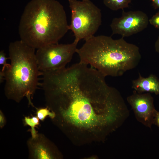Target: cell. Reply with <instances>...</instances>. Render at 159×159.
I'll list each match as a JSON object with an SVG mask.
<instances>
[{
    "instance_id": "obj_3",
    "label": "cell",
    "mask_w": 159,
    "mask_h": 159,
    "mask_svg": "<svg viewBox=\"0 0 159 159\" xmlns=\"http://www.w3.org/2000/svg\"><path fill=\"white\" fill-rule=\"evenodd\" d=\"M85 41L76 51L80 62L90 65L105 77L122 75L135 68L141 59L138 47L122 37L114 39L110 36L94 35Z\"/></svg>"
},
{
    "instance_id": "obj_14",
    "label": "cell",
    "mask_w": 159,
    "mask_h": 159,
    "mask_svg": "<svg viewBox=\"0 0 159 159\" xmlns=\"http://www.w3.org/2000/svg\"><path fill=\"white\" fill-rule=\"evenodd\" d=\"M9 57H7L6 54L3 50L0 52V64L2 65L3 67L1 71L0 72V82H2L4 80V72L5 69L10 66V64L7 62V60Z\"/></svg>"
},
{
    "instance_id": "obj_12",
    "label": "cell",
    "mask_w": 159,
    "mask_h": 159,
    "mask_svg": "<svg viewBox=\"0 0 159 159\" xmlns=\"http://www.w3.org/2000/svg\"><path fill=\"white\" fill-rule=\"evenodd\" d=\"M39 119L36 116L24 117V119L25 125H28L31 128L29 131L31 133L32 137L34 138L37 135L38 133L36 131L35 127L39 124Z\"/></svg>"
},
{
    "instance_id": "obj_16",
    "label": "cell",
    "mask_w": 159,
    "mask_h": 159,
    "mask_svg": "<svg viewBox=\"0 0 159 159\" xmlns=\"http://www.w3.org/2000/svg\"><path fill=\"white\" fill-rule=\"evenodd\" d=\"M6 123L5 116L1 110L0 111V127L2 128L4 127Z\"/></svg>"
},
{
    "instance_id": "obj_5",
    "label": "cell",
    "mask_w": 159,
    "mask_h": 159,
    "mask_svg": "<svg viewBox=\"0 0 159 159\" xmlns=\"http://www.w3.org/2000/svg\"><path fill=\"white\" fill-rule=\"evenodd\" d=\"M71 12L69 25L77 43L94 35L102 23L101 10L90 0H68Z\"/></svg>"
},
{
    "instance_id": "obj_17",
    "label": "cell",
    "mask_w": 159,
    "mask_h": 159,
    "mask_svg": "<svg viewBox=\"0 0 159 159\" xmlns=\"http://www.w3.org/2000/svg\"><path fill=\"white\" fill-rule=\"evenodd\" d=\"M153 124L159 128V112L156 111L153 120Z\"/></svg>"
},
{
    "instance_id": "obj_4",
    "label": "cell",
    "mask_w": 159,
    "mask_h": 159,
    "mask_svg": "<svg viewBox=\"0 0 159 159\" xmlns=\"http://www.w3.org/2000/svg\"><path fill=\"white\" fill-rule=\"evenodd\" d=\"M35 49L21 40L9 46L10 66L4 72L5 94L9 100L19 103L24 97L33 107L32 100L39 83L42 72L39 69Z\"/></svg>"
},
{
    "instance_id": "obj_13",
    "label": "cell",
    "mask_w": 159,
    "mask_h": 159,
    "mask_svg": "<svg viewBox=\"0 0 159 159\" xmlns=\"http://www.w3.org/2000/svg\"><path fill=\"white\" fill-rule=\"evenodd\" d=\"M36 114L39 120L43 121L47 116L52 120L55 116V113L51 111L47 107L36 108Z\"/></svg>"
},
{
    "instance_id": "obj_2",
    "label": "cell",
    "mask_w": 159,
    "mask_h": 159,
    "mask_svg": "<svg viewBox=\"0 0 159 159\" xmlns=\"http://www.w3.org/2000/svg\"><path fill=\"white\" fill-rule=\"evenodd\" d=\"M69 30L63 6L56 0H32L25 6L19 26L20 40L38 49L57 43Z\"/></svg>"
},
{
    "instance_id": "obj_9",
    "label": "cell",
    "mask_w": 159,
    "mask_h": 159,
    "mask_svg": "<svg viewBox=\"0 0 159 159\" xmlns=\"http://www.w3.org/2000/svg\"><path fill=\"white\" fill-rule=\"evenodd\" d=\"M27 144L29 158L50 159L61 158L56 146L42 134L38 133L35 137L30 138Z\"/></svg>"
},
{
    "instance_id": "obj_11",
    "label": "cell",
    "mask_w": 159,
    "mask_h": 159,
    "mask_svg": "<svg viewBox=\"0 0 159 159\" xmlns=\"http://www.w3.org/2000/svg\"><path fill=\"white\" fill-rule=\"evenodd\" d=\"M104 5L112 11L122 10L128 7L131 0H103Z\"/></svg>"
},
{
    "instance_id": "obj_18",
    "label": "cell",
    "mask_w": 159,
    "mask_h": 159,
    "mask_svg": "<svg viewBox=\"0 0 159 159\" xmlns=\"http://www.w3.org/2000/svg\"><path fill=\"white\" fill-rule=\"evenodd\" d=\"M153 5L155 9H159V0H150Z\"/></svg>"
},
{
    "instance_id": "obj_1",
    "label": "cell",
    "mask_w": 159,
    "mask_h": 159,
    "mask_svg": "<svg viewBox=\"0 0 159 159\" xmlns=\"http://www.w3.org/2000/svg\"><path fill=\"white\" fill-rule=\"evenodd\" d=\"M96 69L79 62L52 71L43 85L53 122L66 133L70 128L96 132L105 140L120 127L129 111L120 92L109 86Z\"/></svg>"
},
{
    "instance_id": "obj_15",
    "label": "cell",
    "mask_w": 159,
    "mask_h": 159,
    "mask_svg": "<svg viewBox=\"0 0 159 159\" xmlns=\"http://www.w3.org/2000/svg\"><path fill=\"white\" fill-rule=\"evenodd\" d=\"M149 22L155 28L159 29V11L149 19Z\"/></svg>"
},
{
    "instance_id": "obj_7",
    "label": "cell",
    "mask_w": 159,
    "mask_h": 159,
    "mask_svg": "<svg viewBox=\"0 0 159 159\" xmlns=\"http://www.w3.org/2000/svg\"><path fill=\"white\" fill-rule=\"evenodd\" d=\"M149 22L148 16L142 11L125 12L123 10L122 16L114 18L110 26L112 35L119 34L124 38L142 31L147 28Z\"/></svg>"
},
{
    "instance_id": "obj_6",
    "label": "cell",
    "mask_w": 159,
    "mask_h": 159,
    "mask_svg": "<svg viewBox=\"0 0 159 159\" xmlns=\"http://www.w3.org/2000/svg\"><path fill=\"white\" fill-rule=\"evenodd\" d=\"M77 44L74 41L68 44L57 43L37 49L36 57L39 70L44 72L65 67L76 53Z\"/></svg>"
},
{
    "instance_id": "obj_8",
    "label": "cell",
    "mask_w": 159,
    "mask_h": 159,
    "mask_svg": "<svg viewBox=\"0 0 159 159\" xmlns=\"http://www.w3.org/2000/svg\"><path fill=\"white\" fill-rule=\"evenodd\" d=\"M127 100L131 107L137 120L145 126L151 128L157 111L154 99L150 93H139L134 90Z\"/></svg>"
},
{
    "instance_id": "obj_19",
    "label": "cell",
    "mask_w": 159,
    "mask_h": 159,
    "mask_svg": "<svg viewBox=\"0 0 159 159\" xmlns=\"http://www.w3.org/2000/svg\"><path fill=\"white\" fill-rule=\"evenodd\" d=\"M155 48L156 51L159 53V36L155 43Z\"/></svg>"
},
{
    "instance_id": "obj_10",
    "label": "cell",
    "mask_w": 159,
    "mask_h": 159,
    "mask_svg": "<svg viewBox=\"0 0 159 159\" xmlns=\"http://www.w3.org/2000/svg\"><path fill=\"white\" fill-rule=\"evenodd\" d=\"M132 88L139 93H153L159 95V79L153 74L147 77L139 73L138 77L132 82Z\"/></svg>"
}]
</instances>
